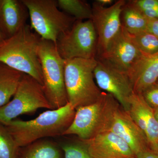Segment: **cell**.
<instances>
[{"label": "cell", "mask_w": 158, "mask_h": 158, "mask_svg": "<svg viewBox=\"0 0 158 158\" xmlns=\"http://www.w3.org/2000/svg\"><path fill=\"white\" fill-rule=\"evenodd\" d=\"M28 10L31 27L42 39L56 44L60 34L75 21L60 10L56 0H23Z\"/></svg>", "instance_id": "cell-6"}, {"label": "cell", "mask_w": 158, "mask_h": 158, "mask_svg": "<svg viewBox=\"0 0 158 158\" xmlns=\"http://www.w3.org/2000/svg\"><path fill=\"white\" fill-rule=\"evenodd\" d=\"M126 2L124 0H118L107 7L101 6L96 1L92 4L91 20L98 37L96 57L106 50L121 31V11Z\"/></svg>", "instance_id": "cell-9"}, {"label": "cell", "mask_w": 158, "mask_h": 158, "mask_svg": "<svg viewBox=\"0 0 158 158\" xmlns=\"http://www.w3.org/2000/svg\"><path fill=\"white\" fill-rule=\"evenodd\" d=\"M110 131L122 138L136 156L150 149L144 133L120 105L114 113Z\"/></svg>", "instance_id": "cell-13"}, {"label": "cell", "mask_w": 158, "mask_h": 158, "mask_svg": "<svg viewBox=\"0 0 158 158\" xmlns=\"http://www.w3.org/2000/svg\"><path fill=\"white\" fill-rule=\"evenodd\" d=\"M63 151L64 158H93L82 140L73 142L59 143Z\"/></svg>", "instance_id": "cell-23"}, {"label": "cell", "mask_w": 158, "mask_h": 158, "mask_svg": "<svg viewBox=\"0 0 158 158\" xmlns=\"http://www.w3.org/2000/svg\"><path fill=\"white\" fill-rule=\"evenodd\" d=\"M24 74L0 62V107L10 101Z\"/></svg>", "instance_id": "cell-18"}, {"label": "cell", "mask_w": 158, "mask_h": 158, "mask_svg": "<svg viewBox=\"0 0 158 158\" xmlns=\"http://www.w3.org/2000/svg\"><path fill=\"white\" fill-rule=\"evenodd\" d=\"M56 45L65 60L96 59L98 37L92 21L76 20L70 29L59 35Z\"/></svg>", "instance_id": "cell-8"}, {"label": "cell", "mask_w": 158, "mask_h": 158, "mask_svg": "<svg viewBox=\"0 0 158 158\" xmlns=\"http://www.w3.org/2000/svg\"><path fill=\"white\" fill-rule=\"evenodd\" d=\"M75 113V110L68 103L59 109L43 112L34 119H14L4 125L18 145L22 148L40 139L63 136Z\"/></svg>", "instance_id": "cell-1"}, {"label": "cell", "mask_w": 158, "mask_h": 158, "mask_svg": "<svg viewBox=\"0 0 158 158\" xmlns=\"http://www.w3.org/2000/svg\"><path fill=\"white\" fill-rule=\"evenodd\" d=\"M40 109L52 110L43 85L32 77L24 74L13 99L0 107V123L7 124L18 116L35 113Z\"/></svg>", "instance_id": "cell-7"}, {"label": "cell", "mask_w": 158, "mask_h": 158, "mask_svg": "<svg viewBox=\"0 0 158 158\" xmlns=\"http://www.w3.org/2000/svg\"><path fill=\"white\" fill-rule=\"evenodd\" d=\"M157 83V84H158V81L157 82V83Z\"/></svg>", "instance_id": "cell-31"}, {"label": "cell", "mask_w": 158, "mask_h": 158, "mask_svg": "<svg viewBox=\"0 0 158 158\" xmlns=\"http://www.w3.org/2000/svg\"><path fill=\"white\" fill-rule=\"evenodd\" d=\"M129 34L142 53L147 55L158 53V37L147 31Z\"/></svg>", "instance_id": "cell-22"}, {"label": "cell", "mask_w": 158, "mask_h": 158, "mask_svg": "<svg viewBox=\"0 0 158 158\" xmlns=\"http://www.w3.org/2000/svg\"><path fill=\"white\" fill-rule=\"evenodd\" d=\"M82 141L93 158H137L129 146L110 131L101 133L90 140Z\"/></svg>", "instance_id": "cell-12"}, {"label": "cell", "mask_w": 158, "mask_h": 158, "mask_svg": "<svg viewBox=\"0 0 158 158\" xmlns=\"http://www.w3.org/2000/svg\"><path fill=\"white\" fill-rule=\"evenodd\" d=\"M4 40H5V39L3 37L2 34L1 30H0V45L2 43Z\"/></svg>", "instance_id": "cell-30"}, {"label": "cell", "mask_w": 158, "mask_h": 158, "mask_svg": "<svg viewBox=\"0 0 158 158\" xmlns=\"http://www.w3.org/2000/svg\"><path fill=\"white\" fill-rule=\"evenodd\" d=\"M119 104L112 95L103 91L95 102L76 110L73 120L63 136L74 135L88 140L110 131L114 113Z\"/></svg>", "instance_id": "cell-3"}, {"label": "cell", "mask_w": 158, "mask_h": 158, "mask_svg": "<svg viewBox=\"0 0 158 158\" xmlns=\"http://www.w3.org/2000/svg\"><path fill=\"white\" fill-rule=\"evenodd\" d=\"M19 158H64L59 143L47 138L21 148Z\"/></svg>", "instance_id": "cell-17"}, {"label": "cell", "mask_w": 158, "mask_h": 158, "mask_svg": "<svg viewBox=\"0 0 158 158\" xmlns=\"http://www.w3.org/2000/svg\"><path fill=\"white\" fill-rule=\"evenodd\" d=\"M40 40L41 37L27 24L0 45V62L32 77L43 85L38 56Z\"/></svg>", "instance_id": "cell-2"}, {"label": "cell", "mask_w": 158, "mask_h": 158, "mask_svg": "<svg viewBox=\"0 0 158 158\" xmlns=\"http://www.w3.org/2000/svg\"><path fill=\"white\" fill-rule=\"evenodd\" d=\"M96 60L94 75L98 88L112 95L123 110L128 112L130 100L135 91L127 74Z\"/></svg>", "instance_id": "cell-10"}, {"label": "cell", "mask_w": 158, "mask_h": 158, "mask_svg": "<svg viewBox=\"0 0 158 158\" xmlns=\"http://www.w3.org/2000/svg\"><path fill=\"white\" fill-rule=\"evenodd\" d=\"M38 56L47 99L52 110L64 106L68 103L65 84V59L59 55L54 43L41 38Z\"/></svg>", "instance_id": "cell-5"}, {"label": "cell", "mask_w": 158, "mask_h": 158, "mask_svg": "<svg viewBox=\"0 0 158 158\" xmlns=\"http://www.w3.org/2000/svg\"><path fill=\"white\" fill-rule=\"evenodd\" d=\"M58 7L61 11L76 20L91 19L92 6L82 0H58Z\"/></svg>", "instance_id": "cell-20"}, {"label": "cell", "mask_w": 158, "mask_h": 158, "mask_svg": "<svg viewBox=\"0 0 158 158\" xmlns=\"http://www.w3.org/2000/svg\"><path fill=\"white\" fill-rule=\"evenodd\" d=\"M136 157L137 158H158V153L148 149L139 153Z\"/></svg>", "instance_id": "cell-27"}, {"label": "cell", "mask_w": 158, "mask_h": 158, "mask_svg": "<svg viewBox=\"0 0 158 158\" xmlns=\"http://www.w3.org/2000/svg\"><path fill=\"white\" fill-rule=\"evenodd\" d=\"M146 31L158 37V19H148Z\"/></svg>", "instance_id": "cell-26"}, {"label": "cell", "mask_w": 158, "mask_h": 158, "mask_svg": "<svg viewBox=\"0 0 158 158\" xmlns=\"http://www.w3.org/2000/svg\"><path fill=\"white\" fill-rule=\"evenodd\" d=\"M135 93L142 94L158 81V53L143 54L127 73Z\"/></svg>", "instance_id": "cell-16"}, {"label": "cell", "mask_w": 158, "mask_h": 158, "mask_svg": "<svg viewBox=\"0 0 158 158\" xmlns=\"http://www.w3.org/2000/svg\"><path fill=\"white\" fill-rule=\"evenodd\" d=\"M97 60L76 58L65 60V84L68 103L76 110L93 104L101 96L94 75Z\"/></svg>", "instance_id": "cell-4"}, {"label": "cell", "mask_w": 158, "mask_h": 158, "mask_svg": "<svg viewBox=\"0 0 158 158\" xmlns=\"http://www.w3.org/2000/svg\"><path fill=\"white\" fill-rule=\"evenodd\" d=\"M122 26L127 33L135 34L146 31L148 19L130 1L126 2L121 13Z\"/></svg>", "instance_id": "cell-19"}, {"label": "cell", "mask_w": 158, "mask_h": 158, "mask_svg": "<svg viewBox=\"0 0 158 158\" xmlns=\"http://www.w3.org/2000/svg\"><path fill=\"white\" fill-rule=\"evenodd\" d=\"M20 148L6 126L0 123V158H19Z\"/></svg>", "instance_id": "cell-21"}, {"label": "cell", "mask_w": 158, "mask_h": 158, "mask_svg": "<svg viewBox=\"0 0 158 158\" xmlns=\"http://www.w3.org/2000/svg\"><path fill=\"white\" fill-rule=\"evenodd\" d=\"M96 2L101 6L105 7L112 6L115 2L113 0H97Z\"/></svg>", "instance_id": "cell-28"}, {"label": "cell", "mask_w": 158, "mask_h": 158, "mask_svg": "<svg viewBox=\"0 0 158 158\" xmlns=\"http://www.w3.org/2000/svg\"><path fill=\"white\" fill-rule=\"evenodd\" d=\"M143 55L123 27L106 50L96 59L127 74Z\"/></svg>", "instance_id": "cell-11"}, {"label": "cell", "mask_w": 158, "mask_h": 158, "mask_svg": "<svg viewBox=\"0 0 158 158\" xmlns=\"http://www.w3.org/2000/svg\"><path fill=\"white\" fill-rule=\"evenodd\" d=\"M127 112L144 133L150 149L158 153V123L155 117L153 109L142 94H133Z\"/></svg>", "instance_id": "cell-14"}, {"label": "cell", "mask_w": 158, "mask_h": 158, "mask_svg": "<svg viewBox=\"0 0 158 158\" xmlns=\"http://www.w3.org/2000/svg\"><path fill=\"white\" fill-rule=\"evenodd\" d=\"M130 2L147 19H158V0H133Z\"/></svg>", "instance_id": "cell-24"}, {"label": "cell", "mask_w": 158, "mask_h": 158, "mask_svg": "<svg viewBox=\"0 0 158 158\" xmlns=\"http://www.w3.org/2000/svg\"><path fill=\"white\" fill-rule=\"evenodd\" d=\"M153 110L155 117L158 123V108H154L153 109Z\"/></svg>", "instance_id": "cell-29"}, {"label": "cell", "mask_w": 158, "mask_h": 158, "mask_svg": "<svg viewBox=\"0 0 158 158\" xmlns=\"http://www.w3.org/2000/svg\"><path fill=\"white\" fill-rule=\"evenodd\" d=\"M143 97L148 103L153 108H158V84L156 83L142 94Z\"/></svg>", "instance_id": "cell-25"}, {"label": "cell", "mask_w": 158, "mask_h": 158, "mask_svg": "<svg viewBox=\"0 0 158 158\" xmlns=\"http://www.w3.org/2000/svg\"><path fill=\"white\" fill-rule=\"evenodd\" d=\"M28 10L23 0H0V30L4 39L10 38L27 24Z\"/></svg>", "instance_id": "cell-15"}]
</instances>
